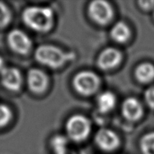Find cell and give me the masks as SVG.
Masks as SVG:
<instances>
[{
    "instance_id": "6da1fadb",
    "label": "cell",
    "mask_w": 154,
    "mask_h": 154,
    "mask_svg": "<svg viewBox=\"0 0 154 154\" xmlns=\"http://www.w3.org/2000/svg\"><path fill=\"white\" fill-rule=\"evenodd\" d=\"M22 19L29 28L36 32H45L52 28L54 12L48 7L29 6L23 11Z\"/></svg>"
},
{
    "instance_id": "7a4b0ae2",
    "label": "cell",
    "mask_w": 154,
    "mask_h": 154,
    "mask_svg": "<svg viewBox=\"0 0 154 154\" xmlns=\"http://www.w3.org/2000/svg\"><path fill=\"white\" fill-rule=\"evenodd\" d=\"M74 54L66 52L60 48L50 45L38 47L35 52V58L41 64L52 69H57L74 59Z\"/></svg>"
},
{
    "instance_id": "3957f363",
    "label": "cell",
    "mask_w": 154,
    "mask_h": 154,
    "mask_svg": "<svg viewBox=\"0 0 154 154\" xmlns=\"http://www.w3.org/2000/svg\"><path fill=\"white\" fill-rule=\"evenodd\" d=\"M66 129L71 139L77 142H80L85 140L90 135L91 123L84 116L75 114L67 120Z\"/></svg>"
},
{
    "instance_id": "277c9868",
    "label": "cell",
    "mask_w": 154,
    "mask_h": 154,
    "mask_svg": "<svg viewBox=\"0 0 154 154\" xmlns=\"http://www.w3.org/2000/svg\"><path fill=\"white\" fill-rule=\"evenodd\" d=\"M73 85L80 94L90 96L96 93L99 88V78L94 72L83 71L75 75L73 79Z\"/></svg>"
},
{
    "instance_id": "5b68a950",
    "label": "cell",
    "mask_w": 154,
    "mask_h": 154,
    "mask_svg": "<svg viewBox=\"0 0 154 154\" xmlns=\"http://www.w3.org/2000/svg\"><path fill=\"white\" fill-rule=\"evenodd\" d=\"M88 13L93 20L101 25L108 23L113 16L111 5L103 0L91 2L88 6Z\"/></svg>"
},
{
    "instance_id": "8992f818",
    "label": "cell",
    "mask_w": 154,
    "mask_h": 154,
    "mask_svg": "<svg viewBox=\"0 0 154 154\" xmlns=\"http://www.w3.org/2000/svg\"><path fill=\"white\" fill-rule=\"evenodd\" d=\"M8 42L11 49L19 54H27L32 48L30 38L20 29H13L8 33Z\"/></svg>"
},
{
    "instance_id": "52a82bcc",
    "label": "cell",
    "mask_w": 154,
    "mask_h": 154,
    "mask_svg": "<svg viewBox=\"0 0 154 154\" xmlns=\"http://www.w3.org/2000/svg\"><path fill=\"white\" fill-rule=\"evenodd\" d=\"M95 141L98 147L105 151H113L120 144V139L117 134L108 129L98 131L95 136Z\"/></svg>"
},
{
    "instance_id": "ba28073f",
    "label": "cell",
    "mask_w": 154,
    "mask_h": 154,
    "mask_svg": "<svg viewBox=\"0 0 154 154\" xmlns=\"http://www.w3.org/2000/svg\"><path fill=\"white\" fill-rule=\"evenodd\" d=\"M122 60V54L118 50L108 48L102 51L97 60L98 67L102 70H109L116 67Z\"/></svg>"
},
{
    "instance_id": "9c48e42d",
    "label": "cell",
    "mask_w": 154,
    "mask_h": 154,
    "mask_svg": "<svg viewBox=\"0 0 154 154\" xmlns=\"http://www.w3.org/2000/svg\"><path fill=\"white\" fill-rule=\"evenodd\" d=\"M3 87L11 91H17L22 85V77L19 70L13 67H5L0 73Z\"/></svg>"
},
{
    "instance_id": "30bf717a",
    "label": "cell",
    "mask_w": 154,
    "mask_h": 154,
    "mask_svg": "<svg viewBox=\"0 0 154 154\" xmlns=\"http://www.w3.org/2000/svg\"><path fill=\"white\" fill-rule=\"evenodd\" d=\"M27 83L32 91L40 93L46 90L48 78L42 71L38 69H32L27 74Z\"/></svg>"
},
{
    "instance_id": "8fae6325",
    "label": "cell",
    "mask_w": 154,
    "mask_h": 154,
    "mask_svg": "<svg viewBox=\"0 0 154 154\" xmlns=\"http://www.w3.org/2000/svg\"><path fill=\"white\" fill-rule=\"evenodd\" d=\"M122 114L126 120L136 121L142 117V105L138 99L133 97L127 98L122 104Z\"/></svg>"
},
{
    "instance_id": "7c38bea8",
    "label": "cell",
    "mask_w": 154,
    "mask_h": 154,
    "mask_svg": "<svg viewBox=\"0 0 154 154\" xmlns=\"http://www.w3.org/2000/svg\"><path fill=\"white\" fill-rule=\"evenodd\" d=\"M116 96L110 91L103 92L97 97V103L99 111L101 113H108L114 109L116 105Z\"/></svg>"
},
{
    "instance_id": "4fadbf2b",
    "label": "cell",
    "mask_w": 154,
    "mask_h": 154,
    "mask_svg": "<svg viewBox=\"0 0 154 154\" xmlns=\"http://www.w3.org/2000/svg\"><path fill=\"white\" fill-rule=\"evenodd\" d=\"M111 36L115 42L124 43L130 37V29L124 22H117L111 29Z\"/></svg>"
},
{
    "instance_id": "5bb4252c",
    "label": "cell",
    "mask_w": 154,
    "mask_h": 154,
    "mask_svg": "<svg viewBox=\"0 0 154 154\" xmlns=\"http://www.w3.org/2000/svg\"><path fill=\"white\" fill-rule=\"evenodd\" d=\"M135 75L141 83L151 82L154 79V66L149 63H141L135 69Z\"/></svg>"
},
{
    "instance_id": "9a60e30c",
    "label": "cell",
    "mask_w": 154,
    "mask_h": 154,
    "mask_svg": "<svg viewBox=\"0 0 154 154\" xmlns=\"http://www.w3.org/2000/svg\"><path fill=\"white\" fill-rule=\"evenodd\" d=\"M140 149L142 154H154V132L145 134L141 138Z\"/></svg>"
},
{
    "instance_id": "2e32d148",
    "label": "cell",
    "mask_w": 154,
    "mask_h": 154,
    "mask_svg": "<svg viewBox=\"0 0 154 154\" xmlns=\"http://www.w3.org/2000/svg\"><path fill=\"white\" fill-rule=\"evenodd\" d=\"M11 20V12L8 8L0 2V28L6 26Z\"/></svg>"
},
{
    "instance_id": "e0dca14e",
    "label": "cell",
    "mask_w": 154,
    "mask_h": 154,
    "mask_svg": "<svg viewBox=\"0 0 154 154\" xmlns=\"http://www.w3.org/2000/svg\"><path fill=\"white\" fill-rule=\"evenodd\" d=\"M11 111L6 105L0 104V128L6 126L11 118Z\"/></svg>"
},
{
    "instance_id": "ac0fdd59",
    "label": "cell",
    "mask_w": 154,
    "mask_h": 154,
    "mask_svg": "<svg viewBox=\"0 0 154 154\" xmlns=\"http://www.w3.org/2000/svg\"><path fill=\"white\" fill-rule=\"evenodd\" d=\"M144 100L150 108L154 109V84L145 90Z\"/></svg>"
},
{
    "instance_id": "d6986e66",
    "label": "cell",
    "mask_w": 154,
    "mask_h": 154,
    "mask_svg": "<svg viewBox=\"0 0 154 154\" xmlns=\"http://www.w3.org/2000/svg\"><path fill=\"white\" fill-rule=\"evenodd\" d=\"M140 7L145 11H150L154 8V1L147 0V1H139L138 2Z\"/></svg>"
},
{
    "instance_id": "ffe728a7",
    "label": "cell",
    "mask_w": 154,
    "mask_h": 154,
    "mask_svg": "<svg viewBox=\"0 0 154 154\" xmlns=\"http://www.w3.org/2000/svg\"><path fill=\"white\" fill-rule=\"evenodd\" d=\"M5 63H4V60L0 57V73L2 72L3 69H5Z\"/></svg>"
},
{
    "instance_id": "44dd1931",
    "label": "cell",
    "mask_w": 154,
    "mask_h": 154,
    "mask_svg": "<svg viewBox=\"0 0 154 154\" xmlns=\"http://www.w3.org/2000/svg\"><path fill=\"white\" fill-rule=\"evenodd\" d=\"M153 17H154V12H153Z\"/></svg>"
}]
</instances>
